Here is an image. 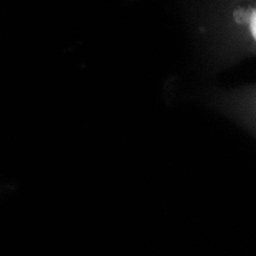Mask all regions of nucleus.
<instances>
[{"label":"nucleus","mask_w":256,"mask_h":256,"mask_svg":"<svg viewBox=\"0 0 256 256\" xmlns=\"http://www.w3.org/2000/svg\"><path fill=\"white\" fill-rule=\"evenodd\" d=\"M192 28L218 66L256 54V0H190Z\"/></svg>","instance_id":"nucleus-1"},{"label":"nucleus","mask_w":256,"mask_h":256,"mask_svg":"<svg viewBox=\"0 0 256 256\" xmlns=\"http://www.w3.org/2000/svg\"><path fill=\"white\" fill-rule=\"evenodd\" d=\"M214 104L256 137V84L216 92Z\"/></svg>","instance_id":"nucleus-2"}]
</instances>
